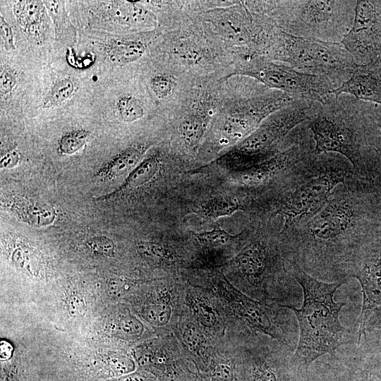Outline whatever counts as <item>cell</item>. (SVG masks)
I'll list each match as a JSON object with an SVG mask.
<instances>
[{
	"mask_svg": "<svg viewBox=\"0 0 381 381\" xmlns=\"http://www.w3.org/2000/svg\"><path fill=\"white\" fill-rule=\"evenodd\" d=\"M1 359H8L12 354L13 348L11 344L5 341L1 342Z\"/></svg>",
	"mask_w": 381,
	"mask_h": 381,
	"instance_id": "d590c367",
	"label": "cell"
},
{
	"mask_svg": "<svg viewBox=\"0 0 381 381\" xmlns=\"http://www.w3.org/2000/svg\"><path fill=\"white\" fill-rule=\"evenodd\" d=\"M206 128L205 119L197 114L187 116L183 120L180 131L184 142L195 147L199 144Z\"/></svg>",
	"mask_w": 381,
	"mask_h": 381,
	"instance_id": "ac0fdd59",
	"label": "cell"
},
{
	"mask_svg": "<svg viewBox=\"0 0 381 381\" xmlns=\"http://www.w3.org/2000/svg\"><path fill=\"white\" fill-rule=\"evenodd\" d=\"M242 233L234 236L230 234L219 226H217L210 231L195 233V236L202 243L209 245H223L229 241L241 235Z\"/></svg>",
	"mask_w": 381,
	"mask_h": 381,
	"instance_id": "d4e9b609",
	"label": "cell"
},
{
	"mask_svg": "<svg viewBox=\"0 0 381 381\" xmlns=\"http://www.w3.org/2000/svg\"><path fill=\"white\" fill-rule=\"evenodd\" d=\"M17 83L14 71L10 68H4L0 74V92L6 96L11 93Z\"/></svg>",
	"mask_w": 381,
	"mask_h": 381,
	"instance_id": "4dcf8cb0",
	"label": "cell"
},
{
	"mask_svg": "<svg viewBox=\"0 0 381 381\" xmlns=\"http://www.w3.org/2000/svg\"><path fill=\"white\" fill-rule=\"evenodd\" d=\"M14 381H18V380H14Z\"/></svg>",
	"mask_w": 381,
	"mask_h": 381,
	"instance_id": "f35d334b",
	"label": "cell"
},
{
	"mask_svg": "<svg viewBox=\"0 0 381 381\" xmlns=\"http://www.w3.org/2000/svg\"><path fill=\"white\" fill-rule=\"evenodd\" d=\"M320 106L317 102L296 99L272 113L240 143L238 153L246 162L252 165L276 155L288 134L310 120Z\"/></svg>",
	"mask_w": 381,
	"mask_h": 381,
	"instance_id": "52a82bcc",
	"label": "cell"
},
{
	"mask_svg": "<svg viewBox=\"0 0 381 381\" xmlns=\"http://www.w3.org/2000/svg\"><path fill=\"white\" fill-rule=\"evenodd\" d=\"M332 93L335 97L346 94L381 105V57L369 64L356 66L351 77Z\"/></svg>",
	"mask_w": 381,
	"mask_h": 381,
	"instance_id": "8fae6325",
	"label": "cell"
},
{
	"mask_svg": "<svg viewBox=\"0 0 381 381\" xmlns=\"http://www.w3.org/2000/svg\"><path fill=\"white\" fill-rule=\"evenodd\" d=\"M107 8L110 17L121 25L150 27L155 22L153 14L135 3L111 1Z\"/></svg>",
	"mask_w": 381,
	"mask_h": 381,
	"instance_id": "7c38bea8",
	"label": "cell"
},
{
	"mask_svg": "<svg viewBox=\"0 0 381 381\" xmlns=\"http://www.w3.org/2000/svg\"><path fill=\"white\" fill-rule=\"evenodd\" d=\"M237 72L297 99L310 100L322 104L334 96L332 92L337 89L325 78L304 73L286 64L258 56L246 60Z\"/></svg>",
	"mask_w": 381,
	"mask_h": 381,
	"instance_id": "ba28073f",
	"label": "cell"
},
{
	"mask_svg": "<svg viewBox=\"0 0 381 381\" xmlns=\"http://www.w3.org/2000/svg\"><path fill=\"white\" fill-rule=\"evenodd\" d=\"M171 310L167 302L150 303L143 310V315L149 322L157 325H164L171 318Z\"/></svg>",
	"mask_w": 381,
	"mask_h": 381,
	"instance_id": "603a6c76",
	"label": "cell"
},
{
	"mask_svg": "<svg viewBox=\"0 0 381 381\" xmlns=\"http://www.w3.org/2000/svg\"><path fill=\"white\" fill-rule=\"evenodd\" d=\"M75 91L73 81L69 78L57 80L44 98L42 107L52 108L61 105L72 97Z\"/></svg>",
	"mask_w": 381,
	"mask_h": 381,
	"instance_id": "d6986e66",
	"label": "cell"
},
{
	"mask_svg": "<svg viewBox=\"0 0 381 381\" xmlns=\"http://www.w3.org/2000/svg\"><path fill=\"white\" fill-rule=\"evenodd\" d=\"M150 86L155 95L158 98L162 99L171 94L174 83L170 76L158 74L151 79Z\"/></svg>",
	"mask_w": 381,
	"mask_h": 381,
	"instance_id": "4316f807",
	"label": "cell"
},
{
	"mask_svg": "<svg viewBox=\"0 0 381 381\" xmlns=\"http://www.w3.org/2000/svg\"><path fill=\"white\" fill-rule=\"evenodd\" d=\"M380 114L372 103L351 95H334L306 123L315 142L314 153H337L359 177L381 182Z\"/></svg>",
	"mask_w": 381,
	"mask_h": 381,
	"instance_id": "7a4b0ae2",
	"label": "cell"
},
{
	"mask_svg": "<svg viewBox=\"0 0 381 381\" xmlns=\"http://www.w3.org/2000/svg\"><path fill=\"white\" fill-rule=\"evenodd\" d=\"M356 1L291 0L270 2L266 11L277 28L288 34L341 42L351 28Z\"/></svg>",
	"mask_w": 381,
	"mask_h": 381,
	"instance_id": "5b68a950",
	"label": "cell"
},
{
	"mask_svg": "<svg viewBox=\"0 0 381 381\" xmlns=\"http://www.w3.org/2000/svg\"><path fill=\"white\" fill-rule=\"evenodd\" d=\"M145 52L144 44L135 40H114L107 48V55L116 65H125L140 59Z\"/></svg>",
	"mask_w": 381,
	"mask_h": 381,
	"instance_id": "9a60e30c",
	"label": "cell"
},
{
	"mask_svg": "<svg viewBox=\"0 0 381 381\" xmlns=\"http://www.w3.org/2000/svg\"><path fill=\"white\" fill-rule=\"evenodd\" d=\"M346 274L348 278L357 279L363 289V306L358 331V339H361L370 308L381 301V230L355 253Z\"/></svg>",
	"mask_w": 381,
	"mask_h": 381,
	"instance_id": "30bf717a",
	"label": "cell"
},
{
	"mask_svg": "<svg viewBox=\"0 0 381 381\" xmlns=\"http://www.w3.org/2000/svg\"><path fill=\"white\" fill-rule=\"evenodd\" d=\"M15 205H18L20 207V209L18 208L17 211H20V213H19V215L20 214L21 216H23L25 218V221L29 220V217H32L33 216H35V212L39 213H47V212H52L53 210H49L48 206L47 205H38L37 202L32 203V202H23V203H16Z\"/></svg>",
	"mask_w": 381,
	"mask_h": 381,
	"instance_id": "1f68e13d",
	"label": "cell"
},
{
	"mask_svg": "<svg viewBox=\"0 0 381 381\" xmlns=\"http://www.w3.org/2000/svg\"><path fill=\"white\" fill-rule=\"evenodd\" d=\"M116 111L121 120L132 122L141 119L145 114L143 104L132 95L120 97L116 102Z\"/></svg>",
	"mask_w": 381,
	"mask_h": 381,
	"instance_id": "ffe728a7",
	"label": "cell"
},
{
	"mask_svg": "<svg viewBox=\"0 0 381 381\" xmlns=\"http://www.w3.org/2000/svg\"><path fill=\"white\" fill-rule=\"evenodd\" d=\"M158 169L159 160L157 157L151 156L145 159L130 173L123 185L111 194L145 184L156 175Z\"/></svg>",
	"mask_w": 381,
	"mask_h": 381,
	"instance_id": "2e32d148",
	"label": "cell"
},
{
	"mask_svg": "<svg viewBox=\"0 0 381 381\" xmlns=\"http://www.w3.org/2000/svg\"><path fill=\"white\" fill-rule=\"evenodd\" d=\"M191 306L195 315L204 325L212 327L215 324L216 316L213 309L203 298H194Z\"/></svg>",
	"mask_w": 381,
	"mask_h": 381,
	"instance_id": "484cf974",
	"label": "cell"
},
{
	"mask_svg": "<svg viewBox=\"0 0 381 381\" xmlns=\"http://www.w3.org/2000/svg\"><path fill=\"white\" fill-rule=\"evenodd\" d=\"M211 381H233V371L227 364H220L214 370Z\"/></svg>",
	"mask_w": 381,
	"mask_h": 381,
	"instance_id": "836d02e7",
	"label": "cell"
},
{
	"mask_svg": "<svg viewBox=\"0 0 381 381\" xmlns=\"http://www.w3.org/2000/svg\"><path fill=\"white\" fill-rule=\"evenodd\" d=\"M377 121H378V125L380 126V128L381 130V115L380 114L379 116H378V119H377Z\"/></svg>",
	"mask_w": 381,
	"mask_h": 381,
	"instance_id": "74e56055",
	"label": "cell"
},
{
	"mask_svg": "<svg viewBox=\"0 0 381 381\" xmlns=\"http://www.w3.org/2000/svg\"><path fill=\"white\" fill-rule=\"evenodd\" d=\"M122 328L126 333L138 334L141 332L142 325L138 320L131 318L123 322Z\"/></svg>",
	"mask_w": 381,
	"mask_h": 381,
	"instance_id": "e575fe53",
	"label": "cell"
},
{
	"mask_svg": "<svg viewBox=\"0 0 381 381\" xmlns=\"http://www.w3.org/2000/svg\"><path fill=\"white\" fill-rule=\"evenodd\" d=\"M253 365V381H278L277 375L264 358H256Z\"/></svg>",
	"mask_w": 381,
	"mask_h": 381,
	"instance_id": "f546056e",
	"label": "cell"
},
{
	"mask_svg": "<svg viewBox=\"0 0 381 381\" xmlns=\"http://www.w3.org/2000/svg\"><path fill=\"white\" fill-rule=\"evenodd\" d=\"M142 155L140 149L129 147L114 157L97 172V175L104 179H111L131 172L140 163Z\"/></svg>",
	"mask_w": 381,
	"mask_h": 381,
	"instance_id": "5bb4252c",
	"label": "cell"
},
{
	"mask_svg": "<svg viewBox=\"0 0 381 381\" xmlns=\"http://www.w3.org/2000/svg\"><path fill=\"white\" fill-rule=\"evenodd\" d=\"M44 4L53 18L57 37L65 35V30L75 35V32H72L73 27L68 19L64 4L56 1H44Z\"/></svg>",
	"mask_w": 381,
	"mask_h": 381,
	"instance_id": "7402d4cb",
	"label": "cell"
},
{
	"mask_svg": "<svg viewBox=\"0 0 381 381\" xmlns=\"http://www.w3.org/2000/svg\"><path fill=\"white\" fill-rule=\"evenodd\" d=\"M87 245L95 253L107 257L114 255L115 246L111 240L105 236H96L88 240Z\"/></svg>",
	"mask_w": 381,
	"mask_h": 381,
	"instance_id": "f1b7e54d",
	"label": "cell"
},
{
	"mask_svg": "<svg viewBox=\"0 0 381 381\" xmlns=\"http://www.w3.org/2000/svg\"><path fill=\"white\" fill-rule=\"evenodd\" d=\"M243 210L241 202L236 198H215L205 202L200 212L207 219H217Z\"/></svg>",
	"mask_w": 381,
	"mask_h": 381,
	"instance_id": "e0dca14e",
	"label": "cell"
},
{
	"mask_svg": "<svg viewBox=\"0 0 381 381\" xmlns=\"http://www.w3.org/2000/svg\"><path fill=\"white\" fill-rule=\"evenodd\" d=\"M291 266L303 294L301 308H286L294 312L299 326L298 341L291 362L304 369L320 356L333 355L341 346L350 344L353 336L339 318L346 303L333 299L337 289L344 283L320 281L296 266Z\"/></svg>",
	"mask_w": 381,
	"mask_h": 381,
	"instance_id": "277c9868",
	"label": "cell"
},
{
	"mask_svg": "<svg viewBox=\"0 0 381 381\" xmlns=\"http://www.w3.org/2000/svg\"><path fill=\"white\" fill-rule=\"evenodd\" d=\"M265 53L270 60L325 78L337 88L351 77L357 66L341 42L298 37L277 28Z\"/></svg>",
	"mask_w": 381,
	"mask_h": 381,
	"instance_id": "8992f818",
	"label": "cell"
},
{
	"mask_svg": "<svg viewBox=\"0 0 381 381\" xmlns=\"http://www.w3.org/2000/svg\"><path fill=\"white\" fill-rule=\"evenodd\" d=\"M341 43L357 66L381 57V0L356 1L351 28Z\"/></svg>",
	"mask_w": 381,
	"mask_h": 381,
	"instance_id": "9c48e42d",
	"label": "cell"
},
{
	"mask_svg": "<svg viewBox=\"0 0 381 381\" xmlns=\"http://www.w3.org/2000/svg\"><path fill=\"white\" fill-rule=\"evenodd\" d=\"M0 33L4 48L9 52L15 50L16 46L12 29L2 16H0Z\"/></svg>",
	"mask_w": 381,
	"mask_h": 381,
	"instance_id": "d6a6232c",
	"label": "cell"
},
{
	"mask_svg": "<svg viewBox=\"0 0 381 381\" xmlns=\"http://www.w3.org/2000/svg\"><path fill=\"white\" fill-rule=\"evenodd\" d=\"M44 1H18L13 11L21 30L28 35L38 34L44 14Z\"/></svg>",
	"mask_w": 381,
	"mask_h": 381,
	"instance_id": "4fadbf2b",
	"label": "cell"
},
{
	"mask_svg": "<svg viewBox=\"0 0 381 381\" xmlns=\"http://www.w3.org/2000/svg\"><path fill=\"white\" fill-rule=\"evenodd\" d=\"M381 230V183L358 176L339 185L322 209L280 234L288 262L326 282H343L352 258Z\"/></svg>",
	"mask_w": 381,
	"mask_h": 381,
	"instance_id": "6da1fadb",
	"label": "cell"
},
{
	"mask_svg": "<svg viewBox=\"0 0 381 381\" xmlns=\"http://www.w3.org/2000/svg\"><path fill=\"white\" fill-rule=\"evenodd\" d=\"M119 381H146V380L139 374H133L120 379Z\"/></svg>",
	"mask_w": 381,
	"mask_h": 381,
	"instance_id": "8d00e7d4",
	"label": "cell"
},
{
	"mask_svg": "<svg viewBox=\"0 0 381 381\" xmlns=\"http://www.w3.org/2000/svg\"><path fill=\"white\" fill-rule=\"evenodd\" d=\"M137 250L144 258L152 260H161L168 256L167 250L164 247L155 243H140L137 246Z\"/></svg>",
	"mask_w": 381,
	"mask_h": 381,
	"instance_id": "83f0119b",
	"label": "cell"
},
{
	"mask_svg": "<svg viewBox=\"0 0 381 381\" xmlns=\"http://www.w3.org/2000/svg\"><path fill=\"white\" fill-rule=\"evenodd\" d=\"M183 339L189 349L198 355H203L206 350L204 336L193 323H188L183 332Z\"/></svg>",
	"mask_w": 381,
	"mask_h": 381,
	"instance_id": "cb8c5ba5",
	"label": "cell"
},
{
	"mask_svg": "<svg viewBox=\"0 0 381 381\" xmlns=\"http://www.w3.org/2000/svg\"><path fill=\"white\" fill-rule=\"evenodd\" d=\"M90 133L85 130H75L63 135L58 143V150L64 155H72L81 149Z\"/></svg>",
	"mask_w": 381,
	"mask_h": 381,
	"instance_id": "44dd1931",
	"label": "cell"
},
{
	"mask_svg": "<svg viewBox=\"0 0 381 381\" xmlns=\"http://www.w3.org/2000/svg\"><path fill=\"white\" fill-rule=\"evenodd\" d=\"M356 176L350 162L333 152H313L289 169L273 181L270 205L280 234L315 216L336 187Z\"/></svg>",
	"mask_w": 381,
	"mask_h": 381,
	"instance_id": "3957f363",
	"label": "cell"
}]
</instances>
